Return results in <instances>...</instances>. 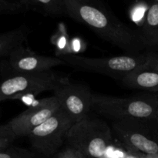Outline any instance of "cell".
<instances>
[{
    "mask_svg": "<svg viewBox=\"0 0 158 158\" xmlns=\"http://www.w3.org/2000/svg\"><path fill=\"white\" fill-rule=\"evenodd\" d=\"M68 16L89 26L106 41L129 55H138L143 47L141 37L106 9L90 2L63 0Z\"/></svg>",
    "mask_w": 158,
    "mask_h": 158,
    "instance_id": "6da1fadb",
    "label": "cell"
},
{
    "mask_svg": "<svg viewBox=\"0 0 158 158\" xmlns=\"http://www.w3.org/2000/svg\"><path fill=\"white\" fill-rule=\"evenodd\" d=\"M157 110V94L117 97L93 94L92 110L114 121L124 119L156 120Z\"/></svg>",
    "mask_w": 158,
    "mask_h": 158,
    "instance_id": "7a4b0ae2",
    "label": "cell"
},
{
    "mask_svg": "<svg viewBox=\"0 0 158 158\" xmlns=\"http://www.w3.org/2000/svg\"><path fill=\"white\" fill-rule=\"evenodd\" d=\"M111 140L112 131L107 123L89 116L73 123L66 137L69 147L78 150L86 158H103Z\"/></svg>",
    "mask_w": 158,
    "mask_h": 158,
    "instance_id": "3957f363",
    "label": "cell"
},
{
    "mask_svg": "<svg viewBox=\"0 0 158 158\" xmlns=\"http://www.w3.org/2000/svg\"><path fill=\"white\" fill-rule=\"evenodd\" d=\"M151 55L152 53L89 58L74 53H61L58 57L74 69L103 74L121 81L127 74L146 63Z\"/></svg>",
    "mask_w": 158,
    "mask_h": 158,
    "instance_id": "277c9868",
    "label": "cell"
},
{
    "mask_svg": "<svg viewBox=\"0 0 158 158\" xmlns=\"http://www.w3.org/2000/svg\"><path fill=\"white\" fill-rule=\"evenodd\" d=\"M63 79L52 70L33 73H15L0 83V102L53 90Z\"/></svg>",
    "mask_w": 158,
    "mask_h": 158,
    "instance_id": "5b68a950",
    "label": "cell"
},
{
    "mask_svg": "<svg viewBox=\"0 0 158 158\" xmlns=\"http://www.w3.org/2000/svg\"><path fill=\"white\" fill-rule=\"evenodd\" d=\"M73 123V120L60 108L50 118L35 127L28 137L35 151L49 157L60 149Z\"/></svg>",
    "mask_w": 158,
    "mask_h": 158,
    "instance_id": "8992f818",
    "label": "cell"
},
{
    "mask_svg": "<svg viewBox=\"0 0 158 158\" xmlns=\"http://www.w3.org/2000/svg\"><path fill=\"white\" fill-rule=\"evenodd\" d=\"M53 96L74 123L81 121L92 110L93 93L86 86L72 83L67 78L53 89Z\"/></svg>",
    "mask_w": 158,
    "mask_h": 158,
    "instance_id": "52a82bcc",
    "label": "cell"
},
{
    "mask_svg": "<svg viewBox=\"0 0 158 158\" xmlns=\"http://www.w3.org/2000/svg\"><path fill=\"white\" fill-rule=\"evenodd\" d=\"M143 120L124 119L114 121L113 131L127 149L144 154H158V140L151 135Z\"/></svg>",
    "mask_w": 158,
    "mask_h": 158,
    "instance_id": "ba28073f",
    "label": "cell"
},
{
    "mask_svg": "<svg viewBox=\"0 0 158 158\" xmlns=\"http://www.w3.org/2000/svg\"><path fill=\"white\" fill-rule=\"evenodd\" d=\"M60 109L55 96L46 97L29 106L8 123L16 137H28L35 127L50 118Z\"/></svg>",
    "mask_w": 158,
    "mask_h": 158,
    "instance_id": "9c48e42d",
    "label": "cell"
},
{
    "mask_svg": "<svg viewBox=\"0 0 158 158\" xmlns=\"http://www.w3.org/2000/svg\"><path fill=\"white\" fill-rule=\"evenodd\" d=\"M9 65L15 73H33L50 71L66 63L58 56H45L20 46L9 55Z\"/></svg>",
    "mask_w": 158,
    "mask_h": 158,
    "instance_id": "30bf717a",
    "label": "cell"
},
{
    "mask_svg": "<svg viewBox=\"0 0 158 158\" xmlns=\"http://www.w3.org/2000/svg\"><path fill=\"white\" fill-rule=\"evenodd\" d=\"M121 83L131 89L158 92V54L152 53L146 63L122 79Z\"/></svg>",
    "mask_w": 158,
    "mask_h": 158,
    "instance_id": "8fae6325",
    "label": "cell"
},
{
    "mask_svg": "<svg viewBox=\"0 0 158 158\" xmlns=\"http://www.w3.org/2000/svg\"><path fill=\"white\" fill-rule=\"evenodd\" d=\"M140 37L147 46H158V2L154 1L147 10Z\"/></svg>",
    "mask_w": 158,
    "mask_h": 158,
    "instance_id": "7c38bea8",
    "label": "cell"
},
{
    "mask_svg": "<svg viewBox=\"0 0 158 158\" xmlns=\"http://www.w3.org/2000/svg\"><path fill=\"white\" fill-rule=\"evenodd\" d=\"M28 33L29 29L23 26L0 34V58L9 56L16 48L23 46L27 39Z\"/></svg>",
    "mask_w": 158,
    "mask_h": 158,
    "instance_id": "4fadbf2b",
    "label": "cell"
},
{
    "mask_svg": "<svg viewBox=\"0 0 158 158\" xmlns=\"http://www.w3.org/2000/svg\"><path fill=\"white\" fill-rule=\"evenodd\" d=\"M27 9L38 12L46 16L66 15L63 0H19Z\"/></svg>",
    "mask_w": 158,
    "mask_h": 158,
    "instance_id": "5bb4252c",
    "label": "cell"
},
{
    "mask_svg": "<svg viewBox=\"0 0 158 158\" xmlns=\"http://www.w3.org/2000/svg\"><path fill=\"white\" fill-rule=\"evenodd\" d=\"M16 137V135L8 123L4 125H0V152L6 151L11 147V144Z\"/></svg>",
    "mask_w": 158,
    "mask_h": 158,
    "instance_id": "9a60e30c",
    "label": "cell"
},
{
    "mask_svg": "<svg viewBox=\"0 0 158 158\" xmlns=\"http://www.w3.org/2000/svg\"><path fill=\"white\" fill-rule=\"evenodd\" d=\"M0 158H39L31 151L17 147H9L4 151L0 152Z\"/></svg>",
    "mask_w": 158,
    "mask_h": 158,
    "instance_id": "2e32d148",
    "label": "cell"
},
{
    "mask_svg": "<svg viewBox=\"0 0 158 158\" xmlns=\"http://www.w3.org/2000/svg\"><path fill=\"white\" fill-rule=\"evenodd\" d=\"M26 10V7L20 1L0 0V13H19Z\"/></svg>",
    "mask_w": 158,
    "mask_h": 158,
    "instance_id": "e0dca14e",
    "label": "cell"
},
{
    "mask_svg": "<svg viewBox=\"0 0 158 158\" xmlns=\"http://www.w3.org/2000/svg\"><path fill=\"white\" fill-rule=\"evenodd\" d=\"M65 158H86V156L79 151L78 150L68 146L64 151H63Z\"/></svg>",
    "mask_w": 158,
    "mask_h": 158,
    "instance_id": "ac0fdd59",
    "label": "cell"
},
{
    "mask_svg": "<svg viewBox=\"0 0 158 158\" xmlns=\"http://www.w3.org/2000/svg\"><path fill=\"white\" fill-rule=\"evenodd\" d=\"M123 158H144V154L127 149V152Z\"/></svg>",
    "mask_w": 158,
    "mask_h": 158,
    "instance_id": "d6986e66",
    "label": "cell"
},
{
    "mask_svg": "<svg viewBox=\"0 0 158 158\" xmlns=\"http://www.w3.org/2000/svg\"><path fill=\"white\" fill-rule=\"evenodd\" d=\"M144 158H158V154H144Z\"/></svg>",
    "mask_w": 158,
    "mask_h": 158,
    "instance_id": "ffe728a7",
    "label": "cell"
},
{
    "mask_svg": "<svg viewBox=\"0 0 158 158\" xmlns=\"http://www.w3.org/2000/svg\"><path fill=\"white\" fill-rule=\"evenodd\" d=\"M56 158H65V157H64V154H63V151H62L61 153H60V154H59V155L57 156V157Z\"/></svg>",
    "mask_w": 158,
    "mask_h": 158,
    "instance_id": "44dd1931",
    "label": "cell"
},
{
    "mask_svg": "<svg viewBox=\"0 0 158 158\" xmlns=\"http://www.w3.org/2000/svg\"><path fill=\"white\" fill-rule=\"evenodd\" d=\"M4 63H2V62H0V73L2 72V69H4Z\"/></svg>",
    "mask_w": 158,
    "mask_h": 158,
    "instance_id": "7402d4cb",
    "label": "cell"
},
{
    "mask_svg": "<svg viewBox=\"0 0 158 158\" xmlns=\"http://www.w3.org/2000/svg\"><path fill=\"white\" fill-rule=\"evenodd\" d=\"M79 1H81V2H90L91 0H79Z\"/></svg>",
    "mask_w": 158,
    "mask_h": 158,
    "instance_id": "603a6c76",
    "label": "cell"
},
{
    "mask_svg": "<svg viewBox=\"0 0 158 158\" xmlns=\"http://www.w3.org/2000/svg\"><path fill=\"white\" fill-rule=\"evenodd\" d=\"M154 1H155V2H158V0H154Z\"/></svg>",
    "mask_w": 158,
    "mask_h": 158,
    "instance_id": "cb8c5ba5",
    "label": "cell"
},
{
    "mask_svg": "<svg viewBox=\"0 0 158 158\" xmlns=\"http://www.w3.org/2000/svg\"><path fill=\"white\" fill-rule=\"evenodd\" d=\"M157 97H158V93L157 94Z\"/></svg>",
    "mask_w": 158,
    "mask_h": 158,
    "instance_id": "d4e9b609",
    "label": "cell"
}]
</instances>
